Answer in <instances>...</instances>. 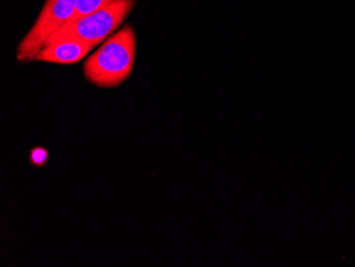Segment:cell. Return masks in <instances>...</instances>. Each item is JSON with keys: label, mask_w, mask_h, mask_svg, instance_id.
<instances>
[{"label": "cell", "mask_w": 355, "mask_h": 267, "mask_svg": "<svg viewBox=\"0 0 355 267\" xmlns=\"http://www.w3.org/2000/svg\"><path fill=\"white\" fill-rule=\"evenodd\" d=\"M76 6L77 0H46L37 21L17 47V61H35L51 37L73 21Z\"/></svg>", "instance_id": "cell-3"}, {"label": "cell", "mask_w": 355, "mask_h": 267, "mask_svg": "<svg viewBox=\"0 0 355 267\" xmlns=\"http://www.w3.org/2000/svg\"><path fill=\"white\" fill-rule=\"evenodd\" d=\"M135 6V0H117L116 3L105 9L67 24L53 35L47 44L61 40L76 39L95 47L109 39L110 35H114Z\"/></svg>", "instance_id": "cell-2"}, {"label": "cell", "mask_w": 355, "mask_h": 267, "mask_svg": "<svg viewBox=\"0 0 355 267\" xmlns=\"http://www.w3.org/2000/svg\"><path fill=\"white\" fill-rule=\"evenodd\" d=\"M92 49H94L93 46L80 40H61L44 46L35 58V61L55 64H75L81 61Z\"/></svg>", "instance_id": "cell-4"}, {"label": "cell", "mask_w": 355, "mask_h": 267, "mask_svg": "<svg viewBox=\"0 0 355 267\" xmlns=\"http://www.w3.org/2000/svg\"><path fill=\"white\" fill-rule=\"evenodd\" d=\"M117 0H77L73 21L80 17H87L94 12L105 9L116 3Z\"/></svg>", "instance_id": "cell-5"}, {"label": "cell", "mask_w": 355, "mask_h": 267, "mask_svg": "<svg viewBox=\"0 0 355 267\" xmlns=\"http://www.w3.org/2000/svg\"><path fill=\"white\" fill-rule=\"evenodd\" d=\"M137 35L132 26L125 25L103 42L85 65L87 80L99 87H116L130 77L135 63Z\"/></svg>", "instance_id": "cell-1"}, {"label": "cell", "mask_w": 355, "mask_h": 267, "mask_svg": "<svg viewBox=\"0 0 355 267\" xmlns=\"http://www.w3.org/2000/svg\"><path fill=\"white\" fill-rule=\"evenodd\" d=\"M48 161V151L43 147H37V148L32 149L30 153V162L31 164L37 165V166H42L46 164Z\"/></svg>", "instance_id": "cell-6"}]
</instances>
